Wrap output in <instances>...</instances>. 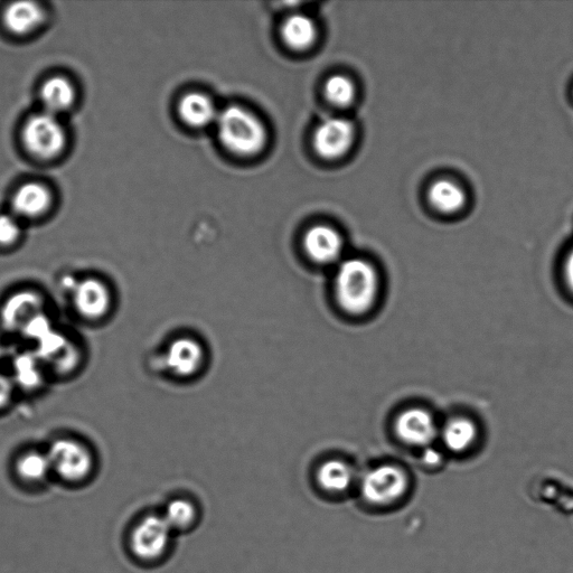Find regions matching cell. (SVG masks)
Masks as SVG:
<instances>
[{
    "mask_svg": "<svg viewBox=\"0 0 573 573\" xmlns=\"http://www.w3.org/2000/svg\"><path fill=\"white\" fill-rule=\"evenodd\" d=\"M380 276L371 262L351 258L341 262L335 275V297L342 311L363 316L372 311L380 295Z\"/></svg>",
    "mask_w": 573,
    "mask_h": 573,
    "instance_id": "obj_1",
    "label": "cell"
},
{
    "mask_svg": "<svg viewBox=\"0 0 573 573\" xmlns=\"http://www.w3.org/2000/svg\"><path fill=\"white\" fill-rule=\"evenodd\" d=\"M411 482L408 473L394 464L375 466L361 479L363 501L374 509H391L407 499Z\"/></svg>",
    "mask_w": 573,
    "mask_h": 573,
    "instance_id": "obj_2",
    "label": "cell"
},
{
    "mask_svg": "<svg viewBox=\"0 0 573 573\" xmlns=\"http://www.w3.org/2000/svg\"><path fill=\"white\" fill-rule=\"evenodd\" d=\"M219 136L234 153L256 154L266 143V130L247 110L239 107L224 109L218 116Z\"/></svg>",
    "mask_w": 573,
    "mask_h": 573,
    "instance_id": "obj_3",
    "label": "cell"
},
{
    "mask_svg": "<svg viewBox=\"0 0 573 573\" xmlns=\"http://www.w3.org/2000/svg\"><path fill=\"white\" fill-rule=\"evenodd\" d=\"M23 140L32 155L51 159L61 154L67 143V134L58 116L44 111L27 120Z\"/></svg>",
    "mask_w": 573,
    "mask_h": 573,
    "instance_id": "obj_4",
    "label": "cell"
},
{
    "mask_svg": "<svg viewBox=\"0 0 573 573\" xmlns=\"http://www.w3.org/2000/svg\"><path fill=\"white\" fill-rule=\"evenodd\" d=\"M52 472L65 481L79 482L92 471L93 456L87 445L79 439L60 438L55 440L48 452Z\"/></svg>",
    "mask_w": 573,
    "mask_h": 573,
    "instance_id": "obj_5",
    "label": "cell"
},
{
    "mask_svg": "<svg viewBox=\"0 0 573 573\" xmlns=\"http://www.w3.org/2000/svg\"><path fill=\"white\" fill-rule=\"evenodd\" d=\"M172 535L173 530L163 515L150 514L131 533L130 547L139 559L155 561L167 552Z\"/></svg>",
    "mask_w": 573,
    "mask_h": 573,
    "instance_id": "obj_6",
    "label": "cell"
},
{
    "mask_svg": "<svg viewBox=\"0 0 573 573\" xmlns=\"http://www.w3.org/2000/svg\"><path fill=\"white\" fill-rule=\"evenodd\" d=\"M394 432L401 443L424 449L430 447L439 435L435 417L419 407L401 411L394 421Z\"/></svg>",
    "mask_w": 573,
    "mask_h": 573,
    "instance_id": "obj_7",
    "label": "cell"
},
{
    "mask_svg": "<svg viewBox=\"0 0 573 573\" xmlns=\"http://www.w3.org/2000/svg\"><path fill=\"white\" fill-rule=\"evenodd\" d=\"M72 299L75 311L91 322L105 318L112 307L110 288L96 277L79 280L72 290Z\"/></svg>",
    "mask_w": 573,
    "mask_h": 573,
    "instance_id": "obj_8",
    "label": "cell"
},
{
    "mask_svg": "<svg viewBox=\"0 0 573 573\" xmlns=\"http://www.w3.org/2000/svg\"><path fill=\"white\" fill-rule=\"evenodd\" d=\"M354 140V127L349 120L332 118L318 127L315 135V147L319 155L326 158L343 156Z\"/></svg>",
    "mask_w": 573,
    "mask_h": 573,
    "instance_id": "obj_9",
    "label": "cell"
},
{
    "mask_svg": "<svg viewBox=\"0 0 573 573\" xmlns=\"http://www.w3.org/2000/svg\"><path fill=\"white\" fill-rule=\"evenodd\" d=\"M165 362L168 370L177 377L190 378L202 368L204 349L194 338H177L168 346Z\"/></svg>",
    "mask_w": 573,
    "mask_h": 573,
    "instance_id": "obj_10",
    "label": "cell"
},
{
    "mask_svg": "<svg viewBox=\"0 0 573 573\" xmlns=\"http://www.w3.org/2000/svg\"><path fill=\"white\" fill-rule=\"evenodd\" d=\"M304 247L309 258L319 265H331L341 258L343 240L337 231L317 225L306 233Z\"/></svg>",
    "mask_w": 573,
    "mask_h": 573,
    "instance_id": "obj_11",
    "label": "cell"
},
{
    "mask_svg": "<svg viewBox=\"0 0 573 573\" xmlns=\"http://www.w3.org/2000/svg\"><path fill=\"white\" fill-rule=\"evenodd\" d=\"M316 481L327 494L342 495L351 490L355 483L353 467L341 459H328L318 467Z\"/></svg>",
    "mask_w": 573,
    "mask_h": 573,
    "instance_id": "obj_12",
    "label": "cell"
},
{
    "mask_svg": "<svg viewBox=\"0 0 573 573\" xmlns=\"http://www.w3.org/2000/svg\"><path fill=\"white\" fill-rule=\"evenodd\" d=\"M448 452L464 454L471 449L478 438L475 421L464 416L450 418L439 432Z\"/></svg>",
    "mask_w": 573,
    "mask_h": 573,
    "instance_id": "obj_13",
    "label": "cell"
},
{
    "mask_svg": "<svg viewBox=\"0 0 573 573\" xmlns=\"http://www.w3.org/2000/svg\"><path fill=\"white\" fill-rule=\"evenodd\" d=\"M51 193L42 184L26 183L17 190L13 199V208L18 216L37 218L49 210Z\"/></svg>",
    "mask_w": 573,
    "mask_h": 573,
    "instance_id": "obj_14",
    "label": "cell"
},
{
    "mask_svg": "<svg viewBox=\"0 0 573 573\" xmlns=\"http://www.w3.org/2000/svg\"><path fill=\"white\" fill-rule=\"evenodd\" d=\"M45 21L43 8L33 2L9 5L4 13V23L16 35H26L37 30Z\"/></svg>",
    "mask_w": 573,
    "mask_h": 573,
    "instance_id": "obj_15",
    "label": "cell"
},
{
    "mask_svg": "<svg viewBox=\"0 0 573 573\" xmlns=\"http://www.w3.org/2000/svg\"><path fill=\"white\" fill-rule=\"evenodd\" d=\"M75 99L72 83L62 77H54L44 82L41 100L46 112L58 116L69 110Z\"/></svg>",
    "mask_w": 573,
    "mask_h": 573,
    "instance_id": "obj_16",
    "label": "cell"
},
{
    "mask_svg": "<svg viewBox=\"0 0 573 573\" xmlns=\"http://www.w3.org/2000/svg\"><path fill=\"white\" fill-rule=\"evenodd\" d=\"M429 202L441 213H456L463 208L466 195L462 187L454 182L441 180L431 185L428 191Z\"/></svg>",
    "mask_w": 573,
    "mask_h": 573,
    "instance_id": "obj_17",
    "label": "cell"
},
{
    "mask_svg": "<svg viewBox=\"0 0 573 573\" xmlns=\"http://www.w3.org/2000/svg\"><path fill=\"white\" fill-rule=\"evenodd\" d=\"M182 118L194 127L209 125L216 117L213 102L200 93H191L183 98L180 106Z\"/></svg>",
    "mask_w": 573,
    "mask_h": 573,
    "instance_id": "obj_18",
    "label": "cell"
},
{
    "mask_svg": "<svg viewBox=\"0 0 573 573\" xmlns=\"http://www.w3.org/2000/svg\"><path fill=\"white\" fill-rule=\"evenodd\" d=\"M286 43L293 49L304 50L316 39V27L311 18L305 15L290 16L283 27Z\"/></svg>",
    "mask_w": 573,
    "mask_h": 573,
    "instance_id": "obj_19",
    "label": "cell"
},
{
    "mask_svg": "<svg viewBox=\"0 0 573 573\" xmlns=\"http://www.w3.org/2000/svg\"><path fill=\"white\" fill-rule=\"evenodd\" d=\"M17 474L28 482H41L52 472L48 453L27 452L18 458L16 463Z\"/></svg>",
    "mask_w": 573,
    "mask_h": 573,
    "instance_id": "obj_20",
    "label": "cell"
},
{
    "mask_svg": "<svg viewBox=\"0 0 573 573\" xmlns=\"http://www.w3.org/2000/svg\"><path fill=\"white\" fill-rule=\"evenodd\" d=\"M163 518L174 531L189 530L196 521L195 505L187 500H174L166 506Z\"/></svg>",
    "mask_w": 573,
    "mask_h": 573,
    "instance_id": "obj_21",
    "label": "cell"
},
{
    "mask_svg": "<svg viewBox=\"0 0 573 573\" xmlns=\"http://www.w3.org/2000/svg\"><path fill=\"white\" fill-rule=\"evenodd\" d=\"M325 93L328 100L334 103L335 106L346 107L351 105L355 90L353 83L349 79L342 77V75H335V77L327 81Z\"/></svg>",
    "mask_w": 573,
    "mask_h": 573,
    "instance_id": "obj_22",
    "label": "cell"
},
{
    "mask_svg": "<svg viewBox=\"0 0 573 573\" xmlns=\"http://www.w3.org/2000/svg\"><path fill=\"white\" fill-rule=\"evenodd\" d=\"M21 234V223L15 215H0V246H12L21 238Z\"/></svg>",
    "mask_w": 573,
    "mask_h": 573,
    "instance_id": "obj_23",
    "label": "cell"
},
{
    "mask_svg": "<svg viewBox=\"0 0 573 573\" xmlns=\"http://www.w3.org/2000/svg\"><path fill=\"white\" fill-rule=\"evenodd\" d=\"M13 396V387L5 375L0 374V409L5 408L11 402Z\"/></svg>",
    "mask_w": 573,
    "mask_h": 573,
    "instance_id": "obj_24",
    "label": "cell"
},
{
    "mask_svg": "<svg viewBox=\"0 0 573 573\" xmlns=\"http://www.w3.org/2000/svg\"><path fill=\"white\" fill-rule=\"evenodd\" d=\"M422 460H424V464L426 466L436 467L441 463L443 458H441L438 450L428 447L425 449L424 455H422Z\"/></svg>",
    "mask_w": 573,
    "mask_h": 573,
    "instance_id": "obj_25",
    "label": "cell"
},
{
    "mask_svg": "<svg viewBox=\"0 0 573 573\" xmlns=\"http://www.w3.org/2000/svg\"><path fill=\"white\" fill-rule=\"evenodd\" d=\"M563 276H565L566 284L573 294V248L566 259L565 267H563Z\"/></svg>",
    "mask_w": 573,
    "mask_h": 573,
    "instance_id": "obj_26",
    "label": "cell"
}]
</instances>
